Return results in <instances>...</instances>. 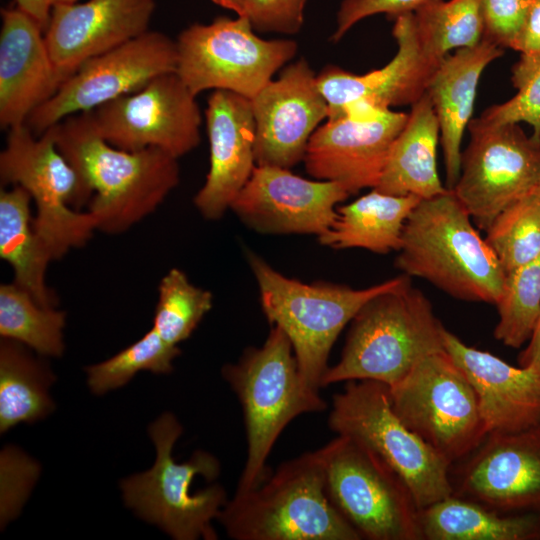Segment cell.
Listing matches in <instances>:
<instances>
[{"label":"cell","instance_id":"obj_1","mask_svg":"<svg viewBox=\"0 0 540 540\" xmlns=\"http://www.w3.org/2000/svg\"><path fill=\"white\" fill-rule=\"evenodd\" d=\"M59 150L92 192L87 211L96 230L127 231L154 212L179 184L177 158L158 148L126 151L95 130L88 112L52 126Z\"/></svg>","mask_w":540,"mask_h":540},{"label":"cell","instance_id":"obj_2","mask_svg":"<svg viewBox=\"0 0 540 540\" xmlns=\"http://www.w3.org/2000/svg\"><path fill=\"white\" fill-rule=\"evenodd\" d=\"M395 265L460 300L495 304L506 272L454 192L422 199L407 218Z\"/></svg>","mask_w":540,"mask_h":540},{"label":"cell","instance_id":"obj_3","mask_svg":"<svg viewBox=\"0 0 540 540\" xmlns=\"http://www.w3.org/2000/svg\"><path fill=\"white\" fill-rule=\"evenodd\" d=\"M217 520L235 540H360L331 502L323 447L282 463L257 487L235 492Z\"/></svg>","mask_w":540,"mask_h":540},{"label":"cell","instance_id":"obj_4","mask_svg":"<svg viewBox=\"0 0 540 540\" xmlns=\"http://www.w3.org/2000/svg\"><path fill=\"white\" fill-rule=\"evenodd\" d=\"M445 329L409 278L359 309L339 361L327 368L320 385L371 380L392 386L423 358L445 350Z\"/></svg>","mask_w":540,"mask_h":540},{"label":"cell","instance_id":"obj_5","mask_svg":"<svg viewBox=\"0 0 540 540\" xmlns=\"http://www.w3.org/2000/svg\"><path fill=\"white\" fill-rule=\"evenodd\" d=\"M222 376L243 411L247 456L236 488L242 492L268 477L266 461L284 428L302 414L325 410L327 403L304 381L292 343L276 325L261 347L247 348L236 363L225 365Z\"/></svg>","mask_w":540,"mask_h":540},{"label":"cell","instance_id":"obj_6","mask_svg":"<svg viewBox=\"0 0 540 540\" xmlns=\"http://www.w3.org/2000/svg\"><path fill=\"white\" fill-rule=\"evenodd\" d=\"M246 257L266 318L287 334L304 381L317 390L343 328L372 297L410 278L403 274L363 289L324 282L308 284L284 276L250 250Z\"/></svg>","mask_w":540,"mask_h":540},{"label":"cell","instance_id":"obj_7","mask_svg":"<svg viewBox=\"0 0 540 540\" xmlns=\"http://www.w3.org/2000/svg\"><path fill=\"white\" fill-rule=\"evenodd\" d=\"M182 431L171 413H164L149 426L156 460L148 471L121 482L123 499L141 519L157 525L173 539L215 540L217 533L211 522L228 501L225 490L218 484L195 493L190 489L197 475L215 479L220 465L202 450L194 452L188 461L177 463L172 451Z\"/></svg>","mask_w":540,"mask_h":540},{"label":"cell","instance_id":"obj_8","mask_svg":"<svg viewBox=\"0 0 540 540\" xmlns=\"http://www.w3.org/2000/svg\"><path fill=\"white\" fill-rule=\"evenodd\" d=\"M0 177L4 185L23 187L36 206L34 228L53 260L84 246L96 231V223L81 208L92 192L73 165L59 150L52 127L35 135L25 124L9 129L0 154Z\"/></svg>","mask_w":540,"mask_h":540},{"label":"cell","instance_id":"obj_9","mask_svg":"<svg viewBox=\"0 0 540 540\" xmlns=\"http://www.w3.org/2000/svg\"><path fill=\"white\" fill-rule=\"evenodd\" d=\"M328 425L377 453L407 484L419 508L453 494L451 462L399 418L386 384L347 381L332 397Z\"/></svg>","mask_w":540,"mask_h":540},{"label":"cell","instance_id":"obj_10","mask_svg":"<svg viewBox=\"0 0 540 540\" xmlns=\"http://www.w3.org/2000/svg\"><path fill=\"white\" fill-rule=\"evenodd\" d=\"M323 449L327 494L362 539L423 540L412 492L377 453L344 435Z\"/></svg>","mask_w":540,"mask_h":540},{"label":"cell","instance_id":"obj_11","mask_svg":"<svg viewBox=\"0 0 540 540\" xmlns=\"http://www.w3.org/2000/svg\"><path fill=\"white\" fill-rule=\"evenodd\" d=\"M176 73L197 96L226 90L252 99L296 54L291 39L260 38L246 16L195 23L177 41Z\"/></svg>","mask_w":540,"mask_h":540},{"label":"cell","instance_id":"obj_12","mask_svg":"<svg viewBox=\"0 0 540 540\" xmlns=\"http://www.w3.org/2000/svg\"><path fill=\"white\" fill-rule=\"evenodd\" d=\"M388 387L399 418L452 465L487 435L474 387L446 350L426 356Z\"/></svg>","mask_w":540,"mask_h":540},{"label":"cell","instance_id":"obj_13","mask_svg":"<svg viewBox=\"0 0 540 540\" xmlns=\"http://www.w3.org/2000/svg\"><path fill=\"white\" fill-rule=\"evenodd\" d=\"M470 141L461 155L460 176L450 189L475 224L487 231L495 218L529 192L540 168V141L519 124L482 118L468 125Z\"/></svg>","mask_w":540,"mask_h":540},{"label":"cell","instance_id":"obj_14","mask_svg":"<svg viewBox=\"0 0 540 540\" xmlns=\"http://www.w3.org/2000/svg\"><path fill=\"white\" fill-rule=\"evenodd\" d=\"M177 44L157 31L145 33L84 62L28 117L41 135L63 119L131 94L154 78L176 71Z\"/></svg>","mask_w":540,"mask_h":540},{"label":"cell","instance_id":"obj_15","mask_svg":"<svg viewBox=\"0 0 540 540\" xmlns=\"http://www.w3.org/2000/svg\"><path fill=\"white\" fill-rule=\"evenodd\" d=\"M88 113L97 133L126 151L158 148L178 159L201 140L196 96L176 72L162 74Z\"/></svg>","mask_w":540,"mask_h":540},{"label":"cell","instance_id":"obj_16","mask_svg":"<svg viewBox=\"0 0 540 540\" xmlns=\"http://www.w3.org/2000/svg\"><path fill=\"white\" fill-rule=\"evenodd\" d=\"M458 467L453 494L503 514L540 515V426L488 433Z\"/></svg>","mask_w":540,"mask_h":540},{"label":"cell","instance_id":"obj_17","mask_svg":"<svg viewBox=\"0 0 540 540\" xmlns=\"http://www.w3.org/2000/svg\"><path fill=\"white\" fill-rule=\"evenodd\" d=\"M408 113L362 107L327 119L312 134L304 156L313 178L335 181L354 194L376 188Z\"/></svg>","mask_w":540,"mask_h":540},{"label":"cell","instance_id":"obj_18","mask_svg":"<svg viewBox=\"0 0 540 540\" xmlns=\"http://www.w3.org/2000/svg\"><path fill=\"white\" fill-rule=\"evenodd\" d=\"M349 195L335 181L309 180L287 168L256 165L230 209L260 233L320 236L335 221L336 206Z\"/></svg>","mask_w":540,"mask_h":540},{"label":"cell","instance_id":"obj_19","mask_svg":"<svg viewBox=\"0 0 540 540\" xmlns=\"http://www.w3.org/2000/svg\"><path fill=\"white\" fill-rule=\"evenodd\" d=\"M251 104L256 165L289 169L303 161L312 134L328 118L317 75L304 58L285 66Z\"/></svg>","mask_w":540,"mask_h":540},{"label":"cell","instance_id":"obj_20","mask_svg":"<svg viewBox=\"0 0 540 540\" xmlns=\"http://www.w3.org/2000/svg\"><path fill=\"white\" fill-rule=\"evenodd\" d=\"M393 20L397 52L385 66L357 75L329 65L317 75L319 89L328 105L327 119L340 117L354 107L390 109L412 105L426 93L440 62L422 48L412 12Z\"/></svg>","mask_w":540,"mask_h":540},{"label":"cell","instance_id":"obj_21","mask_svg":"<svg viewBox=\"0 0 540 540\" xmlns=\"http://www.w3.org/2000/svg\"><path fill=\"white\" fill-rule=\"evenodd\" d=\"M154 8V0L55 4L44 37L62 82L87 60L148 31Z\"/></svg>","mask_w":540,"mask_h":540},{"label":"cell","instance_id":"obj_22","mask_svg":"<svg viewBox=\"0 0 540 540\" xmlns=\"http://www.w3.org/2000/svg\"><path fill=\"white\" fill-rule=\"evenodd\" d=\"M205 119L210 166L194 204L204 218L217 220L230 208L256 166L251 100L230 91L213 90Z\"/></svg>","mask_w":540,"mask_h":540},{"label":"cell","instance_id":"obj_23","mask_svg":"<svg viewBox=\"0 0 540 540\" xmlns=\"http://www.w3.org/2000/svg\"><path fill=\"white\" fill-rule=\"evenodd\" d=\"M444 347L476 392L488 433H513L540 426V372L512 366L470 347L445 329Z\"/></svg>","mask_w":540,"mask_h":540},{"label":"cell","instance_id":"obj_24","mask_svg":"<svg viewBox=\"0 0 540 540\" xmlns=\"http://www.w3.org/2000/svg\"><path fill=\"white\" fill-rule=\"evenodd\" d=\"M62 80L51 59L44 29L19 8L2 10L0 33V125L25 124Z\"/></svg>","mask_w":540,"mask_h":540},{"label":"cell","instance_id":"obj_25","mask_svg":"<svg viewBox=\"0 0 540 540\" xmlns=\"http://www.w3.org/2000/svg\"><path fill=\"white\" fill-rule=\"evenodd\" d=\"M502 54L503 48L482 39L446 55L430 78L426 94L439 125L447 189H453L460 176L461 142L471 121L481 75Z\"/></svg>","mask_w":540,"mask_h":540},{"label":"cell","instance_id":"obj_26","mask_svg":"<svg viewBox=\"0 0 540 540\" xmlns=\"http://www.w3.org/2000/svg\"><path fill=\"white\" fill-rule=\"evenodd\" d=\"M440 140L438 121L425 93L411 105L407 121L395 139L376 190L397 196L429 199L444 193L436 164Z\"/></svg>","mask_w":540,"mask_h":540},{"label":"cell","instance_id":"obj_27","mask_svg":"<svg viewBox=\"0 0 540 540\" xmlns=\"http://www.w3.org/2000/svg\"><path fill=\"white\" fill-rule=\"evenodd\" d=\"M421 200L372 189L338 207L335 221L318 236L319 242L334 249L363 248L378 254L398 251L405 222Z\"/></svg>","mask_w":540,"mask_h":540},{"label":"cell","instance_id":"obj_28","mask_svg":"<svg viewBox=\"0 0 540 540\" xmlns=\"http://www.w3.org/2000/svg\"><path fill=\"white\" fill-rule=\"evenodd\" d=\"M30 194L21 186L0 191V257L14 273V283L43 307L55 308L56 294L46 283L53 257L37 234L31 215Z\"/></svg>","mask_w":540,"mask_h":540},{"label":"cell","instance_id":"obj_29","mask_svg":"<svg viewBox=\"0 0 540 540\" xmlns=\"http://www.w3.org/2000/svg\"><path fill=\"white\" fill-rule=\"evenodd\" d=\"M419 523L423 540L540 539V515L503 514L454 494L420 508Z\"/></svg>","mask_w":540,"mask_h":540},{"label":"cell","instance_id":"obj_30","mask_svg":"<svg viewBox=\"0 0 540 540\" xmlns=\"http://www.w3.org/2000/svg\"><path fill=\"white\" fill-rule=\"evenodd\" d=\"M25 345L2 338L0 343V432L49 415L54 403L49 387L54 375Z\"/></svg>","mask_w":540,"mask_h":540},{"label":"cell","instance_id":"obj_31","mask_svg":"<svg viewBox=\"0 0 540 540\" xmlns=\"http://www.w3.org/2000/svg\"><path fill=\"white\" fill-rule=\"evenodd\" d=\"M412 13L422 48L438 62L483 39L482 0H426Z\"/></svg>","mask_w":540,"mask_h":540},{"label":"cell","instance_id":"obj_32","mask_svg":"<svg viewBox=\"0 0 540 540\" xmlns=\"http://www.w3.org/2000/svg\"><path fill=\"white\" fill-rule=\"evenodd\" d=\"M65 312L38 304L14 282L0 286V336L19 342L42 356L64 351Z\"/></svg>","mask_w":540,"mask_h":540},{"label":"cell","instance_id":"obj_33","mask_svg":"<svg viewBox=\"0 0 540 540\" xmlns=\"http://www.w3.org/2000/svg\"><path fill=\"white\" fill-rule=\"evenodd\" d=\"M505 272L540 255V193L531 189L503 210L485 238Z\"/></svg>","mask_w":540,"mask_h":540},{"label":"cell","instance_id":"obj_34","mask_svg":"<svg viewBox=\"0 0 540 540\" xmlns=\"http://www.w3.org/2000/svg\"><path fill=\"white\" fill-rule=\"evenodd\" d=\"M212 305L210 291L195 286L182 270L172 268L160 281L152 328L166 342L177 345L190 337Z\"/></svg>","mask_w":540,"mask_h":540},{"label":"cell","instance_id":"obj_35","mask_svg":"<svg viewBox=\"0 0 540 540\" xmlns=\"http://www.w3.org/2000/svg\"><path fill=\"white\" fill-rule=\"evenodd\" d=\"M496 306L494 337L512 348L528 342L540 316V255L506 273Z\"/></svg>","mask_w":540,"mask_h":540},{"label":"cell","instance_id":"obj_36","mask_svg":"<svg viewBox=\"0 0 540 540\" xmlns=\"http://www.w3.org/2000/svg\"><path fill=\"white\" fill-rule=\"evenodd\" d=\"M181 353L177 345L166 342L153 328L138 341L113 357L86 368L91 391L101 395L129 382L142 370L166 374Z\"/></svg>","mask_w":540,"mask_h":540},{"label":"cell","instance_id":"obj_37","mask_svg":"<svg viewBox=\"0 0 540 540\" xmlns=\"http://www.w3.org/2000/svg\"><path fill=\"white\" fill-rule=\"evenodd\" d=\"M511 81L517 93L485 109L480 118L494 124L527 123L532 137L540 141V57L520 55L512 67Z\"/></svg>","mask_w":540,"mask_h":540},{"label":"cell","instance_id":"obj_38","mask_svg":"<svg viewBox=\"0 0 540 540\" xmlns=\"http://www.w3.org/2000/svg\"><path fill=\"white\" fill-rule=\"evenodd\" d=\"M245 16L254 30L293 35L304 22L307 0H243Z\"/></svg>","mask_w":540,"mask_h":540},{"label":"cell","instance_id":"obj_39","mask_svg":"<svg viewBox=\"0 0 540 540\" xmlns=\"http://www.w3.org/2000/svg\"><path fill=\"white\" fill-rule=\"evenodd\" d=\"M532 0H482L483 39L512 48Z\"/></svg>","mask_w":540,"mask_h":540},{"label":"cell","instance_id":"obj_40","mask_svg":"<svg viewBox=\"0 0 540 540\" xmlns=\"http://www.w3.org/2000/svg\"><path fill=\"white\" fill-rule=\"evenodd\" d=\"M426 0H343L340 4L336 29L331 35L333 42L340 41L358 22L376 14L389 18L413 12Z\"/></svg>","mask_w":540,"mask_h":540},{"label":"cell","instance_id":"obj_41","mask_svg":"<svg viewBox=\"0 0 540 540\" xmlns=\"http://www.w3.org/2000/svg\"><path fill=\"white\" fill-rule=\"evenodd\" d=\"M520 55L540 57V0H532L512 48Z\"/></svg>","mask_w":540,"mask_h":540},{"label":"cell","instance_id":"obj_42","mask_svg":"<svg viewBox=\"0 0 540 540\" xmlns=\"http://www.w3.org/2000/svg\"><path fill=\"white\" fill-rule=\"evenodd\" d=\"M17 8L31 16L45 31L54 0H16Z\"/></svg>","mask_w":540,"mask_h":540},{"label":"cell","instance_id":"obj_43","mask_svg":"<svg viewBox=\"0 0 540 540\" xmlns=\"http://www.w3.org/2000/svg\"><path fill=\"white\" fill-rule=\"evenodd\" d=\"M527 343L518 355V365L532 367L540 372V316Z\"/></svg>","mask_w":540,"mask_h":540},{"label":"cell","instance_id":"obj_44","mask_svg":"<svg viewBox=\"0 0 540 540\" xmlns=\"http://www.w3.org/2000/svg\"><path fill=\"white\" fill-rule=\"evenodd\" d=\"M215 4L235 12L238 16H245L243 0H211Z\"/></svg>","mask_w":540,"mask_h":540},{"label":"cell","instance_id":"obj_45","mask_svg":"<svg viewBox=\"0 0 540 540\" xmlns=\"http://www.w3.org/2000/svg\"><path fill=\"white\" fill-rule=\"evenodd\" d=\"M78 0H54V5L55 4H60V3H75L77 2ZM53 5V6H54Z\"/></svg>","mask_w":540,"mask_h":540},{"label":"cell","instance_id":"obj_46","mask_svg":"<svg viewBox=\"0 0 540 540\" xmlns=\"http://www.w3.org/2000/svg\"><path fill=\"white\" fill-rule=\"evenodd\" d=\"M533 189H535L536 191L540 193V168H539V173H538V179Z\"/></svg>","mask_w":540,"mask_h":540}]
</instances>
